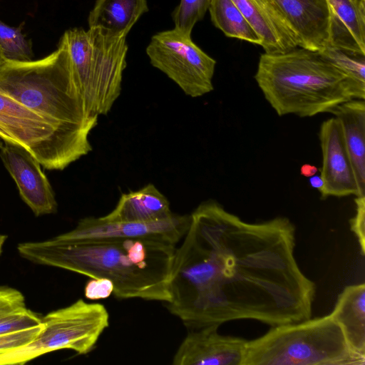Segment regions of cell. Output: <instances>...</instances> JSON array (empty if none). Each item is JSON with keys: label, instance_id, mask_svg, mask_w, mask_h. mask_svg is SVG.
Segmentation results:
<instances>
[{"label": "cell", "instance_id": "obj_23", "mask_svg": "<svg viewBox=\"0 0 365 365\" xmlns=\"http://www.w3.org/2000/svg\"><path fill=\"white\" fill-rule=\"evenodd\" d=\"M19 27L7 25L0 20V53L5 61L25 62L33 60L31 42Z\"/></svg>", "mask_w": 365, "mask_h": 365}, {"label": "cell", "instance_id": "obj_14", "mask_svg": "<svg viewBox=\"0 0 365 365\" xmlns=\"http://www.w3.org/2000/svg\"><path fill=\"white\" fill-rule=\"evenodd\" d=\"M295 34L298 46L320 51L329 45L327 0H272Z\"/></svg>", "mask_w": 365, "mask_h": 365}, {"label": "cell", "instance_id": "obj_6", "mask_svg": "<svg viewBox=\"0 0 365 365\" xmlns=\"http://www.w3.org/2000/svg\"><path fill=\"white\" fill-rule=\"evenodd\" d=\"M59 43L67 51L71 68L89 108L107 115L119 97L126 67V36L97 27L66 30Z\"/></svg>", "mask_w": 365, "mask_h": 365}, {"label": "cell", "instance_id": "obj_21", "mask_svg": "<svg viewBox=\"0 0 365 365\" xmlns=\"http://www.w3.org/2000/svg\"><path fill=\"white\" fill-rule=\"evenodd\" d=\"M208 10L215 27L225 36L260 46V39L232 0H210Z\"/></svg>", "mask_w": 365, "mask_h": 365}, {"label": "cell", "instance_id": "obj_13", "mask_svg": "<svg viewBox=\"0 0 365 365\" xmlns=\"http://www.w3.org/2000/svg\"><path fill=\"white\" fill-rule=\"evenodd\" d=\"M220 325L189 331L176 351L173 365H242L246 339L222 335Z\"/></svg>", "mask_w": 365, "mask_h": 365}, {"label": "cell", "instance_id": "obj_19", "mask_svg": "<svg viewBox=\"0 0 365 365\" xmlns=\"http://www.w3.org/2000/svg\"><path fill=\"white\" fill-rule=\"evenodd\" d=\"M330 314L341 328L349 346L365 356V284L344 287Z\"/></svg>", "mask_w": 365, "mask_h": 365}, {"label": "cell", "instance_id": "obj_9", "mask_svg": "<svg viewBox=\"0 0 365 365\" xmlns=\"http://www.w3.org/2000/svg\"><path fill=\"white\" fill-rule=\"evenodd\" d=\"M146 53L151 65L187 96L197 98L213 91L216 61L192 41L191 35L175 27L158 32L152 36Z\"/></svg>", "mask_w": 365, "mask_h": 365}, {"label": "cell", "instance_id": "obj_10", "mask_svg": "<svg viewBox=\"0 0 365 365\" xmlns=\"http://www.w3.org/2000/svg\"><path fill=\"white\" fill-rule=\"evenodd\" d=\"M190 215L174 214L149 222H110L102 217L80 220L72 230L55 237L58 241H78L104 238L150 239L177 245L185 235Z\"/></svg>", "mask_w": 365, "mask_h": 365}, {"label": "cell", "instance_id": "obj_32", "mask_svg": "<svg viewBox=\"0 0 365 365\" xmlns=\"http://www.w3.org/2000/svg\"><path fill=\"white\" fill-rule=\"evenodd\" d=\"M7 238V236L5 235H1L0 234V255L1 254V252H2V247H3V245L6 241Z\"/></svg>", "mask_w": 365, "mask_h": 365}, {"label": "cell", "instance_id": "obj_29", "mask_svg": "<svg viewBox=\"0 0 365 365\" xmlns=\"http://www.w3.org/2000/svg\"><path fill=\"white\" fill-rule=\"evenodd\" d=\"M111 282L104 279H92L85 287V296L89 299H100L109 297L113 294Z\"/></svg>", "mask_w": 365, "mask_h": 365}, {"label": "cell", "instance_id": "obj_30", "mask_svg": "<svg viewBox=\"0 0 365 365\" xmlns=\"http://www.w3.org/2000/svg\"><path fill=\"white\" fill-rule=\"evenodd\" d=\"M319 169L314 166L309 164H304L300 168V173L302 175L310 178L317 174Z\"/></svg>", "mask_w": 365, "mask_h": 365}, {"label": "cell", "instance_id": "obj_26", "mask_svg": "<svg viewBox=\"0 0 365 365\" xmlns=\"http://www.w3.org/2000/svg\"><path fill=\"white\" fill-rule=\"evenodd\" d=\"M43 328L42 323L30 329L0 334V354L29 343Z\"/></svg>", "mask_w": 365, "mask_h": 365}, {"label": "cell", "instance_id": "obj_31", "mask_svg": "<svg viewBox=\"0 0 365 365\" xmlns=\"http://www.w3.org/2000/svg\"><path fill=\"white\" fill-rule=\"evenodd\" d=\"M309 180V184L312 187L317 189L319 192L322 190L323 187V181L320 175H314L310 177Z\"/></svg>", "mask_w": 365, "mask_h": 365}, {"label": "cell", "instance_id": "obj_20", "mask_svg": "<svg viewBox=\"0 0 365 365\" xmlns=\"http://www.w3.org/2000/svg\"><path fill=\"white\" fill-rule=\"evenodd\" d=\"M147 11V0H96L88 15V27L100 28L114 36H126Z\"/></svg>", "mask_w": 365, "mask_h": 365}, {"label": "cell", "instance_id": "obj_5", "mask_svg": "<svg viewBox=\"0 0 365 365\" xmlns=\"http://www.w3.org/2000/svg\"><path fill=\"white\" fill-rule=\"evenodd\" d=\"M329 314L272 327L247 340L242 365H364Z\"/></svg>", "mask_w": 365, "mask_h": 365}, {"label": "cell", "instance_id": "obj_18", "mask_svg": "<svg viewBox=\"0 0 365 365\" xmlns=\"http://www.w3.org/2000/svg\"><path fill=\"white\" fill-rule=\"evenodd\" d=\"M173 213L168 199L153 184L122 194L115 207L102 217L110 222H149L165 219Z\"/></svg>", "mask_w": 365, "mask_h": 365}, {"label": "cell", "instance_id": "obj_4", "mask_svg": "<svg viewBox=\"0 0 365 365\" xmlns=\"http://www.w3.org/2000/svg\"><path fill=\"white\" fill-rule=\"evenodd\" d=\"M0 91L68 132L89 138L98 115L91 110L65 47L25 62L0 66Z\"/></svg>", "mask_w": 365, "mask_h": 365}, {"label": "cell", "instance_id": "obj_1", "mask_svg": "<svg viewBox=\"0 0 365 365\" xmlns=\"http://www.w3.org/2000/svg\"><path fill=\"white\" fill-rule=\"evenodd\" d=\"M190 216L165 304L188 329L239 319L274 327L312 317L316 285L297 262L289 218L248 222L214 200Z\"/></svg>", "mask_w": 365, "mask_h": 365}, {"label": "cell", "instance_id": "obj_11", "mask_svg": "<svg viewBox=\"0 0 365 365\" xmlns=\"http://www.w3.org/2000/svg\"><path fill=\"white\" fill-rule=\"evenodd\" d=\"M319 139L322 154V164L319 169L323 181V187L319 191L321 199L325 200L330 196H359L341 128L334 116L322 122Z\"/></svg>", "mask_w": 365, "mask_h": 365}, {"label": "cell", "instance_id": "obj_22", "mask_svg": "<svg viewBox=\"0 0 365 365\" xmlns=\"http://www.w3.org/2000/svg\"><path fill=\"white\" fill-rule=\"evenodd\" d=\"M318 52L341 71L365 97V54L331 46Z\"/></svg>", "mask_w": 365, "mask_h": 365}, {"label": "cell", "instance_id": "obj_15", "mask_svg": "<svg viewBox=\"0 0 365 365\" xmlns=\"http://www.w3.org/2000/svg\"><path fill=\"white\" fill-rule=\"evenodd\" d=\"M258 35L264 53L298 47L294 32L272 0H232Z\"/></svg>", "mask_w": 365, "mask_h": 365}, {"label": "cell", "instance_id": "obj_27", "mask_svg": "<svg viewBox=\"0 0 365 365\" xmlns=\"http://www.w3.org/2000/svg\"><path fill=\"white\" fill-rule=\"evenodd\" d=\"M25 307V298L20 291L0 286V319Z\"/></svg>", "mask_w": 365, "mask_h": 365}, {"label": "cell", "instance_id": "obj_2", "mask_svg": "<svg viewBox=\"0 0 365 365\" xmlns=\"http://www.w3.org/2000/svg\"><path fill=\"white\" fill-rule=\"evenodd\" d=\"M176 245L150 240L104 238L20 243V256L33 263L111 282L118 299L169 302Z\"/></svg>", "mask_w": 365, "mask_h": 365}, {"label": "cell", "instance_id": "obj_7", "mask_svg": "<svg viewBox=\"0 0 365 365\" xmlns=\"http://www.w3.org/2000/svg\"><path fill=\"white\" fill-rule=\"evenodd\" d=\"M0 138L49 170H62L92 150L89 138L61 129L1 91Z\"/></svg>", "mask_w": 365, "mask_h": 365}, {"label": "cell", "instance_id": "obj_17", "mask_svg": "<svg viewBox=\"0 0 365 365\" xmlns=\"http://www.w3.org/2000/svg\"><path fill=\"white\" fill-rule=\"evenodd\" d=\"M339 121L360 195H365V101L352 99L330 112Z\"/></svg>", "mask_w": 365, "mask_h": 365}, {"label": "cell", "instance_id": "obj_3", "mask_svg": "<svg viewBox=\"0 0 365 365\" xmlns=\"http://www.w3.org/2000/svg\"><path fill=\"white\" fill-rule=\"evenodd\" d=\"M255 79L279 116L312 117L352 99L365 100L354 83L318 51L299 46L262 54Z\"/></svg>", "mask_w": 365, "mask_h": 365}, {"label": "cell", "instance_id": "obj_8", "mask_svg": "<svg viewBox=\"0 0 365 365\" xmlns=\"http://www.w3.org/2000/svg\"><path fill=\"white\" fill-rule=\"evenodd\" d=\"M43 328L29 343L0 354V365L24 364L61 349L86 354L109 325L106 307L83 299L41 318Z\"/></svg>", "mask_w": 365, "mask_h": 365}, {"label": "cell", "instance_id": "obj_16", "mask_svg": "<svg viewBox=\"0 0 365 365\" xmlns=\"http://www.w3.org/2000/svg\"><path fill=\"white\" fill-rule=\"evenodd\" d=\"M329 45L365 54V0H327Z\"/></svg>", "mask_w": 365, "mask_h": 365}, {"label": "cell", "instance_id": "obj_33", "mask_svg": "<svg viewBox=\"0 0 365 365\" xmlns=\"http://www.w3.org/2000/svg\"><path fill=\"white\" fill-rule=\"evenodd\" d=\"M4 62H5V61H4V59L3 58V57H2V56H1V53H0V66H1L2 64H4Z\"/></svg>", "mask_w": 365, "mask_h": 365}, {"label": "cell", "instance_id": "obj_12", "mask_svg": "<svg viewBox=\"0 0 365 365\" xmlns=\"http://www.w3.org/2000/svg\"><path fill=\"white\" fill-rule=\"evenodd\" d=\"M0 157L21 199L36 217L56 212L53 188L41 164L30 153L20 146L5 143Z\"/></svg>", "mask_w": 365, "mask_h": 365}, {"label": "cell", "instance_id": "obj_24", "mask_svg": "<svg viewBox=\"0 0 365 365\" xmlns=\"http://www.w3.org/2000/svg\"><path fill=\"white\" fill-rule=\"evenodd\" d=\"M210 0H180L173 12L175 28L191 35L196 23L202 20L208 10Z\"/></svg>", "mask_w": 365, "mask_h": 365}, {"label": "cell", "instance_id": "obj_34", "mask_svg": "<svg viewBox=\"0 0 365 365\" xmlns=\"http://www.w3.org/2000/svg\"><path fill=\"white\" fill-rule=\"evenodd\" d=\"M4 144H5V143L0 138V149H1L4 147Z\"/></svg>", "mask_w": 365, "mask_h": 365}, {"label": "cell", "instance_id": "obj_28", "mask_svg": "<svg viewBox=\"0 0 365 365\" xmlns=\"http://www.w3.org/2000/svg\"><path fill=\"white\" fill-rule=\"evenodd\" d=\"M356 213L350 220L351 231L359 241L361 252L365 255V195L355 196Z\"/></svg>", "mask_w": 365, "mask_h": 365}, {"label": "cell", "instance_id": "obj_25", "mask_svg": "<svg viewBox=\"0 0 365 365\" xmlns=\"http://www.w3.org/2000/svg\"><path fill=\"white\" fill-rule=\"evenodd\" d=\"M41 324V318L25 307L0 319V334L30 329Z\"/></svg>", "mask_w": 365, "mask_h": 365}]
</instances>
